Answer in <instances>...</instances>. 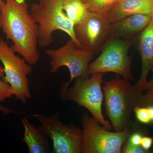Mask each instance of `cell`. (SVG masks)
Returning a JSON list of instances; mask_svg holds the SVG:
<instances>
[{"label": "cell", "mask_w": 153, "mask_h": 153, "mask_svg": "<svg viewBox=\"0 0 153 153\" xmlns=\"http://www.w3.org/2000/svg\"><path fill=\"white\" fill-rule=\"evenodd\" d=\"M152 16L134 14L111 24L109 38L131 40L138 35L150 22Z\"/></svg>", "instance_id": "cell-12"}, {"label": "cell", "mask_w": 153, "mask_h": 153, "mask_svg": "<svg viewBox=\"0 0 153 153\" xmlns=\"http://www.w3.org/2000/svg\"><path fill=\"white\" fill-rule=\"evenodd\" d=\"M137 120L141 123L148 124L151 123L147 107L137 106L134 110Z\"/></svg>", "instance_id": "cell-19"}, {"label": "cell", "mask_w": 153, "mask_h": 153, "mask_svg": "<svg viewBox=\"0 0 153 153\" xmlns=\"http://www.w3.org/2000/svg\"><path fill=\"white\" fill-rule=\"evenodd\" d=\"M137 49L140 55L142 70L135 87L143 93L147 86L148 74L153 71V16L148 26L137 36Z\"/></svg>", "instance_id": "cell-11"}, {"label": "cell", "mask_w": 153, "mask_h": 153, "mask_svg": "<svg viewBox=\"0 0 153 153\" xmlns=\"http://www.w3.org/2000/svg\"><path fill=\"white\" fill-rule=\"evenodd\" d=\"M82 149L83 153H120L130 135L129 128L120 132L109 131L95 118L82 117Z\"/></svg>", "instance_id": "cell-5"}, {"label": "cell", "mask_w": 153, "mask_h": 153, "mask_svg": "<svg viewBox=\"0 0 153 153\" xmlns=\"http://www.w3.org/2000/svg\"><path fill=\"white\" fill-rule=\"evenodd\" d=\"M146 107L147 108L148 112H149L151 122H153V105H150V106Z\"/></svg>", "instance_id": "cell-24"}, {"label": "cell", "mask_w": 153, "mask_h": 153, "mask_svg": "<svg viewBox=\"0 0 153 153\" xmlns=\"http://www.w3.org/2000/svg\"><path fill=\"white\" fill-rule=\"evenodd\" d=\"M4 68L0 66V102H3L14 96L10 84L4 80Z\"/></svg>", "instance_id": "cell-17"}, {"label": "cell", "mask_w": 153, "mask_h": 153, "mask_svg": "<svg viewBox=\"0 0 153 153\" xmlns=\"http://www.w3.org/2000/svg\"><path fill=\"white\" fill-rule=\"evenodd\" d=\"M89 12L106 17L120 0H82Z\"/></svg>", "instance_id": "cell-16"}, {"label": "cell", "mask_w": 153, "mask_h": 153, "mask_svg": "<svg viewBox=\"0 0 153 153\" xmlns=\"http://www.w3.org/2000/svg\"><path fill=\"white\" fill-rule=\"evenodd\" d=\"M63 0H39L31 5L30 14L38 25L39 47H48L54 40L53 33L60 30L68 35L76 47L81 49L74 33V24L63 10Z\"/></svg>", "instance_id": "cell-3"}, {"label": "cell", "mask_w": 153, "mask_h": 153, "mask_svg": "<svg viewBox=\"0 0 153 153\" xmlns=\"http://www.w3.org/2000/svg\"><path fill=\"white\" fill-rule=\"evenodd\" d=\"M153 16V0H120L106 18L111 24L134 14Z\"/></svg>", "instance_id": "cell-13"}, {"label": "cell", "mask_w": 153, "mask_h": 153, "mask_svg": "<svg viewBox=\"0 0 153 153\" xmlns=\"http://www.w3.org/2000/svg\"><path fill=\"white\" fill-rule=\"evenodd\" d=\"M0 61L4 71V79L9 83L14 96L25 103L31 98L28 76L33 71L31 65L17 56L7 42L0 36Z\"/></svg>", "instance_id": "cell-9"}, {"label": "cell", "mask_w": 153, "mask_h": 153, "mask_svg": "<svg viewBox=\"0 0 153 153\" xmlns=\"http://www.w3.org/2000/svg\"><path fill=\"white\" fill-rule=\"evenodd\" d=\"M0 111H1L4 114H10L14 112V111L13 110L1 105H0Z\"/></svg>", "instance_id": "cell-23"}, {"label": "cell", "mask_w": 153, "mask_h": 153, "mask_svg": "<svg viewBox=\"0 0 153 153\" xmlns=\"http://www.w3.org/2000/svg\"><path fill=\"white\" fill-rule=\"evenodd\" d=\"M111 24L106 17L90 12L83 22L74 26L81 49L94 55L99 52L109 38Z\"/></svg>", "instance_id": "cell-10"}, {"label": "cell", "mask_w": 153, "mask_h": 153, "mask_svg": "<svg viewBox=\"0 0 153 153\" xmlns=\"http://www.w3.org/2000/svg\"><path fill=\"white\" fill-rule=\"evenodd\" d=\"M2 1H3V0H0V2H1Z\"/></svg>", "instance_id": "cell-25"}, {"label": "cell", "mask_w": 153, "mask_h": 153, "mask_svg": "<svg viewBox=\"0 0 153 153\" xmlns=\"http://www.w3.org/2000/svg\"><path fill=\"white\" fill-rule=\"evenodd\" d=\"M142 135L139 132H135L128 137V142L134 146H140Z\"/></svg>", "instance_id": "cell-21"}, {"label": "cell", "mask_w": 153, "mask_h": 153, "mask_svg": "<svg viewBox=\"0 0 153 153\" xmlns=\"http://www.w3.org/2000/svg\"><path fill=\"white\" fill-rule=\"evenodd\" d=\"M133 43V40L108 38L102 49L101 54L88 65V75L111 72L129 80L133 79L131 70L132 56L128 55Z\"/></svg>", "instance_id": "cell-6"}, {"label": "cell", "mask_w": 153, "mask_h": 153, "mask_svg": "<svg viewBox=\"0 0 153 153\" xmlns=\"http://www.w3.org/2000/svg\"><path fill=\"white\" fill-rule=\"evenodd\" d=\"M122 152L125 153H149L145 150L140 146H134L126 143L124 146Z\"/></svg>", "instance_id": "cell-20"}, {"label": "cell", "mask_w": 153, "mask_h": 153, "mask_svg": "<svg viewBox=\"0 0 153 153\" xmlns=\"http://www.w3.org/2000/svg\"><path fill=\"white\" fill-rule=\"evenodd\" d=\"M153 139L151 137L144 136L142 138L140 146L148 152H150V149L153 144Z\"/></svg>", "instance_id": "cell-22"}, {"label": "cell", "mask_w": 153, "mask_h": 153, "mask_svg": "<svg viewBox=\"0 0 153 153\" xmlns=\"http://www.w3.org/2000/svg\"><path fill=\"white\" fill-rule=\"evenodd\" d=\"M0 24L3 33L13 42L11 46L30 65L40 59L38 25L25 0H3L0 2Z\"/></svg>", "instance_id": "cell-1"}, {"label": "cell", "mask_w": 153, "mask_h": 153, "mask_svg": "<svg viewBox=\"0 0 153 153\" xmlns=\"http://www.w3.org/2000/svg\"><path fill=\"white\" fill-rule=\"evenodd\" d=\"M145 91H146L145 94H143L142 95L140 106H153V77L149 82H148L147 86Z\"/></svg>", "instance_id": "cell-18"}, {"label": "cell", "mask_w": 153, "mask_h": 153, "mask_svg": "<svg viewBox=\"0 0 153 153\" xmlns=\"http://www.w3.org/2000/svg\"><path fill=\"white\" fill-rule=\"evenodd\" d=\"M1 27V24H0V28Z\"/></svg>", "instance_id": "cell-26"}, {"label": "cell", "mask_w": 153, "mask_h": 153, "mask_svg": "<svg viewBox=\"0 0 153 153\" xmlns=\"http://www.w3.org/2000/svg\"><path fill=\"white\" fill-rule=\"evenodd\" d=\"M63 10L74 25L83 22L90 13L82 0H63Z\"/></svg>", "instance_id": "cell-15"}, {"label": "cell", "mask_w": 153, "mask_h": 153, "mask_svg": "<svg viewBox=\"0 0 153 153\" xmlns=\"http://www.w3.org/2000/svg\"><path fill=\"white\" fill-rule=\"evenodd\" d=\"M25 128L22 140L27 145L30 153H46L49 152L48 137L28 120L27 117L21 118Z\"/></svg>", "instance_id": "cell-14"}, {"label": "cell", "mask_w": 153, "mask_h": 153, "mask_svg": "<svg viewBox=\"0 0 153 153\" xmlns=\"http://www.w3.org/2000/svg\"><path fill=\"white\" fill-rule=\"evenodd\" d=\"M45 54L50 59L51 73H56L63 66H66L69 70L70 79L60 87L61 96L66 92L74 79L89 76L88 74V68L94 55L89 51L77 48L71 39L63 47L48 49L45 51Z\"/></svg>", "instance_id": "cell-7"}, {"label": "cell", "mask_w": 153, "mask_h": 153, "mask_svg": "<svg viewBox=\"0 0 153 153\" xmlns=\"http://www.w3.org/2000/svg\"><path fill=\"white\" fill-rule=\"evenodd\" d=\"M103 74L96 73L91 74L90 77L76 78L74 79V84L68 87L61 97L86 108L100 125L110 130L112 126L105 119L102 109L103 94L101 84L103 82Z\"/></svg>", "instance_id": "cell-4"}, {"label": "cell", "mask_w": 153, "mask_h": 153, "mask_svg": "<svg viewBox=\"0 0 153 153\" xmlns=\"http://www.w3.org/2000/svg\"><path fill=\"white\" fill-rule=\"evenodd\" d=\"M32 116L41 124L39 129L52 140L54 152L82 153V130L79 127L63 123L56 114L48 116L35 114Z\"/></svg>", "instance_id": "cell-8"}, {"label": "cell", "mask_w": 153, "mask_h": 153, "mask_svg": "<svg viewBox=\"0 0 153 153\" xmlns=\"http://www.w3.org/2000/svg\"><path fill=\"white\" fill-rule=\"evenodd\" d=\"M102 90L106 114L115 131L129 128L131 116L134 108L140 106L143 93L124 78L104 82Z\"/></svg>", "instance_id": "cell-2"}]
</instances>
